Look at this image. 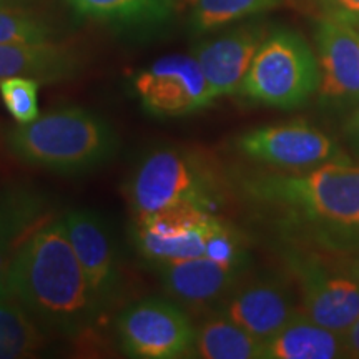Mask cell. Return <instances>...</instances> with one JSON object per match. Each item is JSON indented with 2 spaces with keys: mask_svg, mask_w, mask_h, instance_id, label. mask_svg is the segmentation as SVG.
Masks as SVG:
<instances>
[{
  "mask_svg": "<svg viewBox=\"0 0 359 359\" xmlns=\"http://www.w3.org/2000/svg\"><path fill=\"white\" fill-rule=\"evenodd\" d=\"M193 354L203 359H257L263 358V341L219 313L196 327Z\"/></svg>",
  "mask_w": 359,
  "mask_h": 359,
  "instance_id": "ac0fdd59",
  "label": "cell"
},
{
  "mask_svg": "<svg viewBox=\"0 0 359 359\" xmlns=\"http://www.w3.org/2000/svg\"><path fill=\"white\" fill-rule=\"evenodd\" d=\"M285 0H190V29L193 34L203 35L275 11Z\"/></svg>",
  "mask_w": 359,
  "mask_h": 359,
  "instance_id": "7402d4cb",
  "label": "cell"
},
{
  "mask_svg": "<svg viewBox=\"0 0 359 359\" xmlns=\"http://www.w3.org/2000/svg\"><path fill=\"white\" fill-rule=\"evenodd\" d=\"M327 17L346 20L359 27V0H320Z\"/></svg>",
  "mask_w": 359,
  "mask_h": 359,
  "instance_id": "484cf974",
  "label": "cell"
},
{
  "mask_svg": "<svg viewBox=\"0 0 359 359\" xmlns=\"http://www.w3.org/2000/svg\"><path fill=\"white\" fill-rule=\"evenodd\" d=\"M245 190L308 226L318 241L351 224L359 215V165L338 158L308 170L258 173Z\"/></svg>",
  "mask_w": 359,
  "mask_h": 359,
  "instance_id": "7a4b0ae2",
  "label": "cell"
},
{
  "mask_svg": "<svg viewBox=\"0 0 359 359\" xmlns=\"http://www.w3.org/2000/svg\"><path fill=\"white\" fill-rule=\"evenodd\" d=\"M230 228L206 206L182 203L145 217H135L132 238L138 253L160 266L208 257L215 240Z\"/></svg>",
  "mask_w": 359,
  "mask_h": 359,
  "instance_id": "52a82bcc",
  "label": "cell"
},
{
  "mask_svg": "<svg viewBox=\"0 0 359 359\" xmlns=\"http://www.w3.org/2000/svg\"><path fill=\"white\" fill-rule=\"evenodd\" d=\"M47 344V331L11 291L0 294V359L32 358Z\"/></svg>",
  "mask_w": 359,
  "mask_h": 359,
  "instance_id": "d6986e66",
  "label": "cell"
},
{
  "mask_svg": "<svg viewBox=\"0 0 359 359\" xmlns=\"http://www.w3.org/2000/svg\"><path fill=\"white\" fill-rule=\"evenodd\" d=\"M285 263L298 290L302 311L327 330L346 333L359 318L356 255L318 245V251L290 248Z\"/></svg>",
  "mask_w": 359,
  "mask_h": 359,
  "instance_id": "277c9868",
  "label": "cell"
},
{
  "mask_svg": "<svg viewBox=\"0 0 359 359\" xmlns=\"http://www.w3.org/2000/svg\"><path fill=\"white\" fill-rule=\"evenodd\" d=\"M62 219L75 257L102 308L114 306L122 288V275L109 224L92 210H70Z\"/></svg>",
  "mask_w": 359,
  "mask_h": 359,
  "instance_id": "8fae6325",
  "label": "cell"
},
{
  "mask_svg": "<svg viewBox=\"0 0 359 359\" xmlns=\"http://www.w3.org/2000/svg\"><path fill=\"white\" fill-rule=\"evenodd\" d=\"M13 298L45 331L79 336L105 311L72 248L64 219L34 226L7 266Z\"/></svg>",
  "mask_w": 359,
  "mask_h": 359,
  "instance_id": "6da1fadb",
  "label": "cell"
},
{
  "mask_svg": "<svg viewBox=\"0 0 359 359\" xmlns=\"http://www.w3.org/2000/svg\"><path fill=\"white\" fill-rule=\"evenodd\" d=\"M172 298L191 306L219 303L240 285L246 264L217 262L210 257L183 259L156 266Z\"/></svg>",
  "mask_w": 359,
  "mask_h": 359,
  "instance_id": "9a60e30c",
  "label": "cell"
},
{
  "mask_svg": "<svg viewBox=\"0 0 359 359\" xmlns=\"http://www.w3.org/2000/svg\"><path fill=\"white\" fill-rule=\"evenodd\" d=\"M318 58L302 35L290 29L268 32L241 85L251 102L275 109L302 107L318 92Z\"/></svg>",
  "mask_w": 359,
  "mask_h": 359,
  "instance_id": "5b68a950",
  "label": "cell"
},
{
  "mask_svg": "<svg viewBox=\"0 0 359 359\" xmlns=\"http://www.w3.org/2000/svg\"><path fill=\"white\" fill-rule=\"evenodd\" d=\"M40 82L30 77L0 80V98L17 123H30L39 118Z\"/></svg>",
  "mask_w": 359,
  "mask_h": 359,
  "instance_id": "cb8c5ba5",
  "label": "cell"
},
{
  "mask_svg": "<svg viewBox=\"0 0 359 359\" xmlns=\"http://www.w3.org/2000/svg\"><path fill=\"white\" fill-rule=\"evenodd\" d=\"M212 178L198 156L183 148H156L143 156L127 180L125 196L133 217L182 203L210 208Z\"/></svg>",
  "mask_w": 359,
  "mask_h": 359,
  "instance_id": "8992f818",
  "label": "cell"
},
{
  "mask_svg": "<svg viewBox=\"0 0 359 359\" xmlns=\"http://www.w3.org/2000/svg\"><path fill=\"white\" fill-rule=\"evenodd\" d=\"M80 58L57 42L0 43V80L30 77L40 83L64 82L77 75Z\"/></svg>",
  "mask_w": 359,
  "mask_h": 359,
  "instance_id": "2e32d148",
  "label": "cell"
},
{
  "mask_svg": "<svg viewBox=\"0 0 359 359\" xmlns=\"http://www.w3.org/2000/svg\"><path fill=\"white\" fill-rule=\"evenodd\" d=\"M222 304V314L263 343L303 313L298 293L288 283L273 276L240 283Z\"/></svg>",
  "mask_w": 359,
  "mask_h": 359,
  "instance_id": "4fadbf2b",
  "label": "cell"
},
{
  "mask_svg": "<svg viewBox=\"0 0 359 359\" xmlns=\"http://www.w3.org/2000/svg\"><path fill=\"white\" fill-rule=\"evenodd\" d=\"M55 29L30 7H0V43L55 42Z\"/></svg>",
  "mask_w": 359,
  "mask_h": 359,
  "instance_id": "603a6c76",
  "label": "cell"
},
{
  "mask_svg": "<svg viewBox=\"0 0 359 359\" xmlns=\"http://www.w3.org/2000/svg\"><path fill=\"white\" fill-rule=\"evenodd\" d=\"M343 339L346 358H359V318L348 327L346 333L343 334Z\"/></svg>",
  "mask_w": 359,
  "mask_h": 359,
  "instance_id": "4316f807",
  "label": "cell"
},
{
  "mask_svg": "<svg viewBox=\"0 0 359 359\" xmlns=\"http://www.w3.org/2000/svg\"><path fill=\"white\" fill-rule=\"evenodd\" d=\"M45 212V200L22 185H0V255L11 253Z\"/></svg>",
  "mask_w": 359,
  "mask_h": 359,
  "instance_id": "44dd1931",
  "label": "cell"
},
{
  "mask_svg": "<svg viewBox=\"0 0 359 359\" xmlns=\"http://www.w3.org/2000/svg\"><path fill=\"white\" fill-rule=\"evenodd\" d=\"M132 88L143 110L160 118L185 116L208 109L217 100L196 58L165 55L137 72Z\"/></svg>",
  "mask_w": 359,
  "mask_h": 359,
  "instance_id": "9c48e42d",
  "label": "cell"
},
{
  "mask_svg": "<svg viewBox=\"0 0 359 359\" xmlns=\"http://www.w3.org/2000/svg\"><path fill=\"white\" fill-rule=\"evenodd\" d=\"M354 255H356V258H358V262H359V253H354Z\"/></svg>",
  "mask_w": 359,
  "mask_h": 359,
  "instance_id": "f546056e",
  "label": "cell"
},
{
  "mask_svg": "<svg viewBox=\"0 0 359 359\" xmlns=\"http://www.w3.org/2000/svg\"><path fill=\"white\" fill-rule=\"evenodd\" d=\"M266 35L268 29L263 22H248L193 47L191 55L200 64L215 97L240 93L251 62Z\"/></svg>",
  "mask_w": 359,
  "mask_h": 359,
  "instance_id": "5bb4252c",
  "label": "cell"
},
{
  "mask_svg": "<svg viewBox=\"0 0 359 359\" xmlns=\"http://www.w3.org/2000/svg\"><path fill=\"white\" fill-rule=\"evenodd\" d=\"M236 147L248 158L286 172L343 158L336 140L302 120L250 130L238 137Z\"/></svg>",
  "mask_w": 359,
  "mask_h": 359,
  "instance_id": "30bf717a",
  "label": "cell"
},
{
  "mask_svg": "<svg viewBox=\"0 0 359 359\" xmlns=\"http://www.w3.org/2000/svg\"><path fill=\"white\" fill-rule=\"evenodd\" d=\"M85 19L120 25H158L173 13V0H65Z\"/></svg>",
  "mask_w": 359,
  "mask_h": 359,
  "instance_id": "ffe728a7",
  "label": "cell"
},
{
  "mask_svg": "<svg viewBox=\"0 0 359 359\" xmlns=\"http://www.w3.org/2000/svg\"><path fill=\"white\" fill-rule=\"evenodd\" d=\"M4 143L22 163L60 175L95 170L118 150L114 127L103 116L80 107H64L30 123L13 125L4 133Z\"/></svg>",
  "mask_w": 359,
  "mask_h": 359,
  "instance_id": "3957f363",
  "label": "cell"
},
{
  "mask_svg": "<svg viewBox=\"0 0 359 359\" xmlns=\"http://www.w3.org/2000/svg\"><path fill=\"white\" fill-rule=\"evenodd\" d=\"M123 353L138 359H178L193 353L196 327L177 303L145 298L130 304L116 320Z\"/></svg>",
  "mask_w": 359,
  "mask_h": 359,
  "instance_id": "ba28073f",
  "label": "cell"
},
{
  "mask_svg": "<svg viewBox=\"0 0 359 359\" xmlns=\"http://www.w3.org/2000/svg\"><path fill=\"white\" fill-rule=\"evenodd\" d=\"M320 67V97L334 107L359 102L358 27L334 17H323L314 29Z\"/></svg>",
  "mask_w": 359,
  "mask_h": 359,
  "instance_id": "7c38bea8",
  "label": "cell"
},
{
  "mask_svg": "<svg viewBox=\"0 0 359 359\" xmlns=\"http://www.w3.org/2000/svg\"><path fill=\"white\" fill-rule=\"evenodd\" d=\"M314 243L331 250L359 253V215L351 224H348V226L341 228V230L321 238V240L314 241Z\"/></svg>",
  "mask_w": 359,
  "mask_h": 359,
  "instance_id": "d4e9b609",
  "label": "cell"
},
{
  "mask_svg": "<svg viewBox=\"0 0 359 359\" xmlns=\"http://www.w3.org/2000/svg\"><path fill=\"white\" fill-rule=\"evenodd\" d=\"M346 135L354 145L359 147V109L354 111L351 118L346 123Z\"/></svg>",
  "mask_w": 359,
  "mask_h": 359,
  "instance_id": "83f0119b",
  "label": "cell"
},
{
  "mask_svg": "<svg viewBox=\"0 0 359 359\" xmlns=\"http://www.w3.org/2000/svg\"><path fill=\"white\" fill-rule=\"evenodd\" d=\"M35 4V0H0V7H30Z\"/></svg>",
  "mask_w": 359,
  "mask_h": 359,
  "instance_id": "f1b7e54d",
  "label": "cell"
},
{
  "mask_svg": "<svg viewBox=\"0 0 359 359\" xmlns=\"http://www.w3.org/2000/svg\"><path fill=\"white\" fill-rule=\"evenodd\" d=\"M264 359H336L346 358L343 334L299 313L283 330L263 343Z\"/></svg>",
  "mask_w": 359,
  "mask_h": 359,
  "instance_id": "e0dca14e",
  "label": "cell"
}]
</instances>
